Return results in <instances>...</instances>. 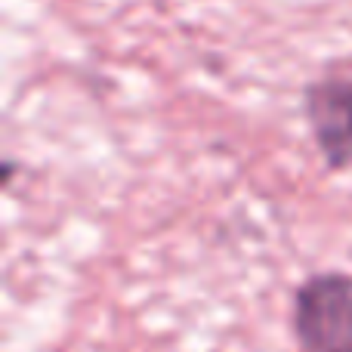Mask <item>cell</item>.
Segmentation results:
<instances>
[{
  "label": "cell",
  "instance_id": "1",
  "mask_svg": "<svg viewBox=\"0 0 352 352\" xmlns=\"http://www.w3.org/2000/svg\"><path fill=\"white\" fill-rule=\"evenodd\" d=\"M294 337L303 352H352V275L322 272L297 287Z\"/></svg>",
  "mask_w": 352,
  "mask_h": 352
},
{
  "label": "cell",
  "instance_id": "2",
  "mask_svg": "<svg viewBox=\"0 0 352 352\" xmlns=\"http://www.w3.org/2000/svg\"><path fill=\"white\" fill-rule=\"evenodd\" d=\"M312 133L331 167L352 161V84L346 80H322L309 87L306 96Z\"/></svg>",
  "mask_w": 352,
  "mask_h": 352
}]
</instances>
